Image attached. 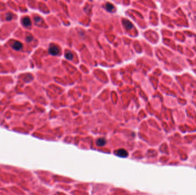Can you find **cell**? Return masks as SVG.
Here are the masks:
<instances>
[{"mask_svg": "<svg viewBox=\"0 0 196 195\" xmlns=\"http://www.w3.org/2000/svg\"><path fill=\"white\" fill-rule=\"evenodd\" d=\"M65 57L66 58H67L68 60H72L74 56H73V54H72V53H71L70 52H67L65 54Z\"/></svg>", "mask_w": 196, "mask_h": 195, "instance_id": "obj_8", "label": "cell"}, {"mask_svg": "<svg viewBox=\"0 0 196 195\" xmlns=\"http://www.w3.org/2000/svg\"><path fill=\"white\" fill-rule=\"evenodd\" d=\"M12 47L13 49H14L15 50H17V51H19V50H20L22 49V44L20 43V42L15 41L13 43Z\"/></svg>", "mask_w": 196, "mask_h": 195, "instance_id": "obj_4", "label": "cell"}, {"mask_svg": "<svg viewBox=\"0 0 196 195\" xmlns=\"http://www.w3.org/2000/svg\"><path fill=\"white\" fill-rule=\"evenodd\" d=\"M6 19L7 21H10L13 18V14L12 13H7L6 15Z\"/></svg>", "mask_w": 196, "mask_h": 195, "instance_id": "obj_9", "label": "cell"}, {"mask_svg": "<svg viewBox=\"0 0 196 195\" xmlns=\"http://www.w3.org/2000/svg\"><path fill=\"white\" fill-rule=\"evenodd\" d=\"M60 52V50L57 46H51L49 48V53L50 54L53 55V56H56L59 54Z\"/></svg>", "mask_w": 196, "mask_h": 195, "instance_id": "obj_2", "label": "cell"}, {"mask_svg": "<svg viewBox=\"0 0 196 195\" xmlns=\"http://www.w3.org/2000/svg\"><path fill=\"white\" fill-rule=\"evenodd\" d=\"M106 144V140L104 138H103V137L99 138V139L97 140V141H96V144L98 146H99V147L104 146Z\"/></svg>", "mask_w": 196, "mask_h": 195, "instance_id": "obj_5", "label": "cell"}, {"mask_svg": "<svg viewBox=\"0 0 196 195\" xmlns=\"http://www.w3.org/2000/svg\"><path fill=\"white\" fill-rule=\"evenodd\" d=\"M123 22L124 25L125 26L126 28L127 29H132V27H133L131 22H130L129 20H127V19H123Z\"/></svg>", "mask_w": 196, "mask_h": 195, "instance_id": "obj_6", "label": "cell"}, {"mask_svg": "<svg viewBox=\"0 0 196 195\" xmlns=\"http://www.w3.org/2000/svg\"><path fill=\"white\" fill-rule=\"evenodd\" d=\"M116 155L118 156L121 157H127L129 155V153L126 149H119L116 150L115 152Z\"/></svg>", "mask_w": 196, "mask_h": 195, "instance_id": "obj_1", "label": "cell"}, {"mask_svg": "<svg viewBox=\"0 0 196 195\" xmlns=\"http://www.w3.org/2000/svg\"><path fill=\"white\" fill-rule=\"evenodd\" d=\"M32 40H33V37L32 35H28L26 37V41H27V42H28V43L32 41Z\"/></svg>", "mask_w": 196, "mask_h": 195, "instance_id": "obj_10", "label": "cell"}, {"mask_svg": "<svg viewBox=\"0 0 196 195\" xmlns=\"http://www.w3.org/2000/svg\"><path fill=\"white\" fill-rule=\"evenodd\" d=\"M106 8L108 12H112L114 9V6L113 5L110 4H107L106 5Z\"/></svg>", "mask_w": 196, "mask_h": 195, "instance_id": "obj_7", "label": "cell"}, {"mask_svg": "<svg viewBox=\"0 0 196 195\" xmlns=\"http://www.w3.org/2000/svg\"><path fill=\"white\" fill-rule=\"evenodd\" d=\"M41 20V18L39 17H35V21L36 22H40Z\"/></svg>", "mask_w": 196, "mask_h": 195, "instance_id": "obj_11", "label": "cell"}, {"mask_svg": "<svg viewBox=\"0 0 196 195\" xmlns=\"http://www.w3.org/2000/svg\"><path fill=\"white\" fill-rule=\"evenodd\" d=\"M22 24L24 27H29L31 26L32 22L31 20L29 17H25L22 19Z\"/></svg>", "mask_w": 196, "mask_h": 195, "instance_id": "obj_3", "label": "cell"}]
</instances>
